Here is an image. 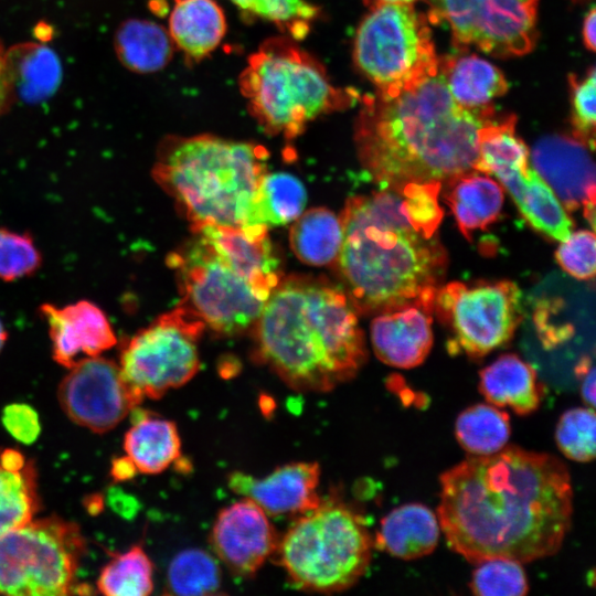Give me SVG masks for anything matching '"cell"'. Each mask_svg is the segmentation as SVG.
I'll use <instances>...</instances> for the list:
<instances>
[{"label": "cell", "mask_w": 596, "mask_h": 596, "mask_svg": "<svg viewBox=\"0 0 596 596\" xmlns=\"http://www.w3.org/2000/svg\"><path fill=\"white\" fill-rule=\"evenodd\" d=\"M437 518L449 547L472 564L555 554L570 531L573 488L555 456L504 447L439 477Z\"/></svg>", "instance_id": "1"}, {"label": "cell", "mask_w": 596, "mask_h": 596, "mask_svg": "<svg viewBox=\"0 0 596 596\" xmlns=\"http://www.w3.org/2000/svg\"><path fill=\"white\" fill-rule=\"evenodd\" d=\"M441 187L408 183L347 201L337 262L356 311L379 313L435 298L447 265L438 235Z\"/></svg>", "instance_id": "2"}, {"label": "cell", "mask_w": 596, "mask_h": 596, "mask_svg": "<svg viewBox=\"0 0 596 596\" xmlns=\"http://www.w3.org/2000/svg\"><path fill=\"white\" fill-rule=\"evenodd\" d=\"M492 118L493 108L459 106L438 68L397 95L361 97L354 134L358 158L380 188L443 185L475 171L479 131Z\"/></svg>", "instance_id": "3"}, {"label": "cell", "mask_w": 596, "mask_h": 596, "mask_svg": "<svg viewBox=\"0 0 596 596\" xmlns=\"http://www.w3.org/2000/svg\"><path fill=\"white\" fill-rule=\"evenodd\" d=\"M344 290L306 276L280 279L255 327V359L290 389L324 393L353 379L368 356Z\"/></svg>", "instance_id": "4"}, {"label": "cell", "mask_w": 596, "mask_h": 596, "mask_svg": "<svg viewBox=\"0 0 596 596\" xmlns=\"http://www.w3.org/2000/svg\"><path fill=\"white\" fill-rule=\"evenodd\" d=\"M267 149L204 134L169 136L157 149L152 175L171 195L191 230L256 223V200L267 174Z\"/></svg>", "instance_id": "5"}, {"label": "cell", "mask_w": 596, "mask_h": 596, "mask_svg": "<svg viewBox=\"0 0 596 596\" xmlns=\"http://www.w3.org/2000/svg\"><path fill=\"white\" fill-rule=\"evenodd\" d=\"M238 86L262 129L287 140L360 99L356 91L337 87L324 66L287 35L267 39L248 56Z\"/></svg>", "instance_id": "6"}, {"label": "cell", "mask_w": 596, "mask_h": 596, "mask_svg": "<svg viewBox=\"0 0 596 596\" xmlns=\"http://www.w3.org/2000/svg\"><path fill=\"white\" fill-rule=\"evenodd\" d=\"M372 536L363 518L341 501H321L296 519L276 551L289 581L302 590L338 593L365 574Z\"/></svg>", "instance_id": "7"}, {"label": "cell", "mask_w": 596, "mask_h": 596, "mask_svg": "<svg viewBox=\"0 0 596 596\" xmlns=\"http://www.w3.org/2000/svg\"><path fill=\"white\" fill-rule=\"evenodd\" d=\"M353 57L383 96L416 86L439 66L428 21L411 2H374L356 30Z\"/></svg>", "instance_id": "8"}, {"label": "cell", "mask_w": 596, "mask_h": 596, "mask_svg": "<svg viewBox=\"0 0 596 596\" xmlns=\"http://www.w3.org/2000/svg\"><path fill=\"white\" fill-rule=\"evenodd\" d=\"M85 552L75 523L57 517L32 520L0 534V594L57 596L75 592Z\"/></svg>", "instance_id": "9"}, {"label": "cell", "mask_w": 596, "mask_h": 596, "mask_svg": "<svg viewBox=\"0 0 596 596\" xmlns=\"http://www.w3.org/2000/svg\"><path fill=\"white\" fill-rule=\"evenodd\" d=\"M167 263L177 272L183 307L224 336L255 324L269 297L198 235L180 252L171 253Z\"/></svg>", "instance_id": "10"}, {"label": "cell", "mask_w": 596, "mask_h": 596, "mask_svg": "<svg viewBox=\"0 0 596 596\" xmlns=\"http://www.w3.org/2000/svg\"><path fill=\"white\" fill-rule=\"evenodd\" d=\"M204 327L181 306L138 331L123 348L118 363L128 384L142 398L156 400L188 383L200 369Z\"/></svg>", "instance_id": "11"}, {"label": "cell", "mask_w": 596, "mask_h": 596, "mask_svg": "<svg viewBox=\"0 0 596 596\" xmlns=\"http://www.w3.org/2000/svg\"><path fill=\"white\" fill-rule=\"evenodd\" d=\"M434 311L449 332L448 350L481 358L508 343L523 319L522 292L512 281H451L437 289Z\"/></svg>", "instance_id": "12"}, {"label": "cell", "mask_w": 596, "mask_h": 596, "mask_svg": "<svg viewBox=\"0 0 596 596\" xmlns=\"http://www.w3.org/2000/svg\"><path fill=\"white\" fill-rule=\"evenodd\" d=\"M515 121L508 116L482 126L473 170L494 175L535 230L562 242L572 233L573 221L532 168L529 149L515 135Z\"/></svg>", "instance_id": "13"}, {"label": "cell", "mask_w": 596, "mask_h": 596, "mask_svg": "<svg viewBox=\"0 0 596 596\" xmlns=\"http://www.w3.org/2000/svg\"><path fill=\"white\" fill-rule=\"evenodd\" d=\"M539 0H433L430 19L444 20L461 45L494 55L532 50Z\"/></svg>", "instance_id": "14"}, {"label": "cell", "mask_w": 596, "mask_h": 596, "mask_svg": "<svg viewBox=\"0 0 596 596\" xmlns=\"http://www.w3.org/2000/svg\"><path fill=\"white\" fill-rule=\"evenodd\" d=\"M68 370L57 389L60 405L70 419L94 433L114 429L143 400L119 365L100 355Z\"/></svg>", "instance_id": "15"}, {"label": "cell", "mask_w": 596, "mask_h": 596, "mask_svg": "<svg viewBox=\"0 0 596 596\" xmlns=\"http://www.w3.org/2000/svg\"><path fill=\"white\" fill-rule=\"evenodd\" d=\"M592 150L576 137L540 138L529 152L530 163L551 188L565 211L582 210L595 226V167Z\"/></svg>", "instance_id": "16"}, {"label": "cell", "mask_w": 596, "mask_h": 596, "mask_svg": "<svg viewBox=\"0 0 596 596\" xmlns=\"http://www.w3.org/2000/svg\"><path fill=\"white\" fill-rule=\"evenodd\" d=\"M210 541L232 573L251 577L275 553L279 538L267 513L243 498L219 512Z\"/></svg>", "instance_id": "17"}, {"label": "cell", "mask_w": 596, "mask_h": 596, "mask_svg": "<svg viewBox=\"0 0 596 596\" xmlns=\"http://www.w3.org/2000/svg\"><path fill=\"white\" fill-rule=\"evenodd\" d=\"M319 479L318 462L296 461L279 466L262 478L234 471L228 476V486L258 504L267 515H300L321 502L317 491Z\"/></svg>", "instance_id": "18"}, {"label": "cell", "mask_w": 596, "mask_h": 596, "mask_svg": "<svg viewBox=\"0 0 596 596\" xmlns=\"http://www.w3.org/2000/svg\"><path fill=\"white\" fill-rule=\"evenodd\" d=\"M434 306L435 298H422L379 312L371 323L376 356L400 369L419 365L433 345Z\"/></svg>", "instance_id": "19"}, {"label": "cell", "mask_w": 596, "mask_h": 596, "mask_svg": "<svg viewBox=\"0 0 596 596\" xmlns=\"http://www.w3.org/2000/svg\"><path fill=\"white\" fill-rule=\"evenodd\" d=\"M49 324L53 359L67 369L113 348L116 336L105 312L87 300L64 307L41 306Z\"/></svg>", "instance_id": "20"}, {"label": "cell", "mask_w": 596, "mask_h": 596, "mask_svg": "<svg viewBox=\"0 0 596 596\" xmlns=\"http://www.w3.org/2000/svg\"><path fill=\"white\" fill-rule=\"evenodd\" d=\"M192 232L265 295L269 296L280 281V262L268 238L267 226L205 225Z\"/></svg>", "instance_id": "21"}, {"label": "cell", "mask_w": 596, "mask_h": 596, "mask_svg": "<svg viewBox=\"0 0 596 596\" xmlns=\"http://www.w3.org/2000/svg\"><path fill=\"white\" fill-rule=\"evenodd\" d=\"M440 525L436 514L422 503H407L387 513L380 523L375 546L409 561L430 554L438 544Z\"/></svg>", "instance_id": "22"}, {"label": "cell", "mask_w": 596, "mask_h": 596, "mask_svg": "<svg viewBox=\"0 0 596 596\" xmlns=\"http://www.w3.org/2000/svg\"><path fill=\"white\" fill-rule=\"evenodd\" d=\"M167 30L174 46L199 62L222 42L226 19L214 0H174Z\"/></svg>", "instance_id": "23"}, {"label": "cell", "mask_w": 596, "mask_h": 596, "mask_svg": "<svg viewBox=\"0 0 596 596\" xmlns=\"http://www.w3.org/2000/svg\"><path fill=\"white\" fill-rule=\"evenodd\" d=\"M479 390L490 404L510 407L519 415L536 411L543 397L535 369L510 353L480 371Z\"/></svg>", "instance_id": "24"}, {"label": "cell", "mask_w": 596, "mask_h": 596, "mask_svg": "<svg viewBox=\"0 0 596 596\" xmlns=\"http://www.w3.org/2000/svg\"><path fill=\"white\" fill-rule=\"evenodd\" d=\"M6 63L13 96L26 103H39L51 97L62 81V65L49 46L19 43L6 51Z\"/></svg>", "instance_id": "25"}, {"label": "cell", "mask_w": 596, "mask_h": 596, "mask_svg": "<svg viewBox=\"0 0 596 596\" xmlns=\"http://www.w3.org/2000/svg\"><path fill=\"white\" fill-rule=\"evenodd\" d=\"M132 426L124 439L126 456L137 472L157 475L164 471L181 455L177 425L169 419L132 411Z\"/></svg>", "instance_id": "26"}, {"label": "cell", "mask_w": 596, "mask_h": 596, "mask_svg": "<svg viewBox=\"0 0 596 596\" xmlns=\"http://www.w3.org/2000/svg\"><path fill=\"white\" fill-rule=\"evenodd\" d=\"M438 68L453 99L469 110L493 108V99L508 91L502 72L477 55L445 58Z\"/></svg>", "instance_id": "27"}, {"label": "cell", "mask_w": 596, "mask_h": 596, "mask_svg": "<svg viewBox=\"0 0 596 596\" xmlns=\"http://www.w3.org/2000/svg\"><path fill=\"white\" fill-rule=\"evenodd\" d=\"M445 202L453 211L457 225L465 237L476 230H485L493 223L502 209V188L491 178L471 171L446 183Z\"/></svg>", "instance_id": "28"}, {"label": "cell", "mask_w": 596, "mask_h": 596, "mask_svg": "<svg viewBox=\"0 0 596 596\" xmlns=\"http://www.w3.org/2000/svg\"><path fill=\"white\" fill-rule=\"evenodd\" d=\"M39 510L34 465L15 449L0 453V534L32 521Z\"/></svg>", "instance_id": "29"}, {"label": "cell", "mask_w": 596, "mask_h": 596, "mask_svg": "<svg viewBox=\"0 0 596 596\" xmlns=\"http://www.w3.org/2000/svg\"><path fill=\"white\" fill-rule=\"evenodd\" d=\"M114 49L126 68L138 74H150L169 64L175 46L161 24L151 20L128 19L116 30Z\"/></svg>", "instance_id": "30"}, {"label": "cell", "mask_w": 596, "mask_h": 596, "mask_svg": "<svg viewBox=\"0 0 596 596\" xmlns=\"http://www.w3.org/2000/svg\"><path fill=\"white\" fill-rule=\"evenodd\" d=\"M295 255L309 265H327L337 260L342 244L340 217L324 207L300 214L290 230Z\"/></svg>", "instance_id": "31"}, {"label": "cell", "mask_w": 596, "mask_h": 596, "mask_svg": "<svg viewBox=\"0 0 596 596\" xmlns=\"http://www.w3.org/2000/svg\"><path fill=\"white\" fill-rule=\"evenodd\" d=\"M511 434L509 414L492 404H476L462 411L455 424L459 445L470 456H489L503 449Z\"/></svg>", "instance_id": "32"}, {"label": "cell", "mask_w": 596, "mask_h": 596, "mask_svg": "<svg viewBox=\"0 0 596 596\" xmlns=\"http://www.w3.org/2000/svg\"><path fill=\"white\" fill-rule=\"evenodd\" d=\"M98 590L107 596H146L153 589V565L140 545H134L102 568Z\"/></svg>", "instance_id": "33"}, {"label": "cell", "mask_w": 596, "mask_h": 596, "mask_svg": "<svg viewBox=\"0 0 596 596\" xmlns=\"http://www.w3.org/2000/svg\"><path fill=\"white\" fill-rule=\"evenodd\" d=\"M306 204L301 182L288 173L266 174L256 200V223L265 226L285 225L296 220Z\"/></svg>", "instance_id": "34"}, {"label": "cell", "mask_w": 596, "mask_h": 596, "mask_svg": "<svg viewBox=\"0 0 596 596\" xmlns=\"http://www.w3.org/2000/svg\"><path fill=\"white\" fill-rule=\"evenodd\" d=\"M167 588L173 595H213L221 588V571L212 555L200 549L178 553L167 573Z\"/></svg>", "instance_id": "35"}, {"label": "cell", "mask_w": 596, "mask_h": 596, "mask_svg": "<svg viewBox=\"0 0 596 596\" xmlns=\"http://www.w3.org/2000/svg\"><path fill=\"white\" fill-rule=\"evenodd\" d=\"M245 13L273 23L285 35L304 40L320 15V9L307 0H231Z\"/></svg>", "instance_id": "36"}, {"label": "cell", "mask_w": 596, "mask_h": 596, "mask_svg": "<svg viewBox=\"0 0 596 596\" xmlns=\"http://www.w3.org/2000/svg\"><path fill=\"white\" fill-rule=\"evenodd\" d=\"M596 417L594 408L575 407L562 414L555 429V440L561 453L577 462L595 458Z\"/></svg>", "instance_id": "37"}, {"label": "cell", "mask_w": 596, "mask_h": 596, "mask_svg": "<svg viewBox=\"0 0 596 596\" xmlns=\"http://www.w3.org/2000/svg\"><path fill=\"white\" fill-rule=\"evenodd\" d=\"M469 587L478 596H522L529 583L520 562L491 558L477 564Z\"/></svg>", "instance_id": "38"}, {"label": "cell", "mask_w": 596, "mask_h": 596, "mask_svg": "<svg viewBox=\"0 0 596 596\" xmlns=\"http://www.w3.org/2000/svg\"><path fill=\"white\" fill-rule=\"evenodd\" d=\"M42 262L29 234L0 227V279L13 281L32 275Z\"/></svg>", "instance_id": "39"}, {"label": "cell", "mask_w": 596, "mask_h": 596, "mask_svg": "<svg viewBox=\"0 0 596 596\" xmlns=\"http://www.w3.org/2000/svg\"><path fill=\"white\" fill-rule=\"evenodd\" d=\"M572 126L574 137L585 142L592 150L595 146L596 121V73L592 67L584 79L571 76Z\"/></svg>", "instance_id": "40"}, {"label": "cell", "mask_w": 596, "mask_h": 596, "mask_svg": "<svg viewBox=\"0 0 596 596\" xmlns=\"http://www.w3.org/2000/svg\"><path fill=\"white\" fill-rule=\"evenodd\" d=\"M555 257L560 266L577 279H592L595 276V234L581 230L571 233L561 242Z\"/></svg>", "instance_id": "41"}, {"label": "cell", "mask_w": 596, "mask_h": 596, "mask_svg": "<svg viewBox=\"0 0 596 596\" xmlns=\"http://www.w3.org/2000/svg\"><path fill=\"white\" fill-rule=\"evenodd\" d=\"M2 423L14 439L26 445L34 443L41 432L38 413L23 403L6 406L2 412Z\"/></svg>", "instance_id": "42"}, {"label": "cell", "mask_w": 596, "mask_h": 596, "mask_svg": "<svg viewBox=\"0 0 596 596\" xmlns=\"http://www.w3.org/2000/svg\"><path fill=\"white\" fill-rule=\"evenodd\" d=\"M575 374L579 381V392L584 403L594 408L595 406V368L592 356L581 358L575 366Z\"/></svg>", "instance_id": "43"}, {"label": "cell", "mask_w": 596, "mask_h": 596, "mask_svg": "<svg viewBox=\"0 0 596 596\" xmlns=\"http://www.w3.org/2000/svg\"><path fill=\"white\" fill-rule=\"evenodd\" d=\"M13 97L6 63V50L0 44V117L10 109Z\"/></svg>", "instance_id": "44"}, {"label": "cell", "mask_w": 596, "mask_h": 596, "mask_svg": "<svg viewBox=\"0 0 596 596\" xmlns=\"http://www.w3.org/2000/svg\"><path fill=\"white\" fill-rule=\"evenodd\" d=\"M137 473L127 456L116 458L111 465V476L117 481L128 480Z\"/></svg>", "instance_id": "45"}, {"label": "cell", "mask_w": 596, "mask_h": 596, "mask_svg": "<svg viewBox=\"0 0 596 596\" xmlns=\"http://www.w3.org/2000/svg\"><path fill=\"white\" fill-rule=\"evenodd\" d=\"M583 38L587 49L593 51L595 49L596 41V13L594 8H592L585 17Z\"/></svg>", "instance_id": "46"}, {"label": "cell", "mask_w": 596, "mask_h": 596, "mask_svg": "<svg viewBox=\"0 0 596 596\" xmlns=\"http://www.w3.org/2000/svg\"><path fill=\"white\" fill-rule=\"evenodd\" d=\"M7 337H8L7 330H6L3 323L0 320V351L2 350V348H3V345H4L6 341H7Z\"/></svg>", "instance_id": "47"}, {"label": "cell", "mask_w": 596, "mask_h": 596, "mask_svg": "<svg viewBox=\"0 0 596 596\" xmlns=\"http://www.w3.org/2000/svg\"><path fill=\"white\" fill-rule=\"evenodd\" d=\"M369 1H372L374 3V2H412L414 0H369Z\"/></svg>", "instance_id": "48"}]
</instances>
